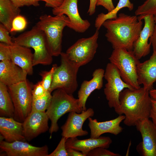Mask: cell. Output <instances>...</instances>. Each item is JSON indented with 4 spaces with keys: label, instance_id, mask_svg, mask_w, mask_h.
I'll return each instance as SVG.
<instances>
[{
    "label": "cell",
    "instance_id": "obj_26",
    "mask_svg": "<svg viewBox=\"0 0 156 156\" xmlns=\"http://www.w3.org/2000/svg\"><path fill=\"white\" fill-rule=\"evenodd\" d=\"M125 7L127 8L129 11H132L133 8V4L129 0H119L116 6L112 11L106 14L101 13L99 14L95 20V27L96 29L99 30L106 20L116 18L118 12Z\"/></svg>",
    "mask_w": 156,
    "mask_h": 156
},
{
    "label": "cell",
    "instance_id": "obj_4",
    "mask_svg": "<svg viewBox=\"0 0 156 156\" xmlns=\"http://www.w3.org/2000/svg\"><path fill=\"white\" fill-rule=\"evenodd\" d=\"M12 40L16 44L34 49L33 66L52 63L53 56L49 50L45 34L36 25L30 30L13 38Z\"/></svg>",
    "mask_w": 156,
    "mask_h": 156
},
{
    "label": "cell",
    "instance_id": "obj_16",
    "mask_svg": "<svg viewBox=\"0 0 156 156\" xmlns=\"http://www.w3.org/2000/svg\"><path fill=\"white\" fill-rule=\"evenodd\" d=\"M143 19L144 20V25L139 37L133 44V50L139 60L147 55L150 52L151 44L148 41L153 34L155 24L154 15L146 16Z\"/></svg>",
    "mask_w": 156,
    "mask_h": 156
},
{
    "label": "cell",
    "instance_id": "obj_2",
    "mask_svg": "<svg viewBox=\"0 0 156 156\" xmlns=\"http://www.w3.org/2000/svg\"><path fill=\"white\" fill-rule=\"evenodd\" d=\"M119 99V105L114 110L119 115L124 114L126 125L135 126L138 121L149 118L152 99L144 87L126 88L120 93Z\"/></svg>",
    "mask_w": 156,
    "mask_h": 156
},
{
    "label": "cell",
    "instance_id": "obj_17",
    "mask_svg": "<svg viewBox=\"0 0 156 156\" xmlns=\"http://www.w3.org/2000/svg\"><path fill=\"white\" fill-rule=\"evenodd\" d=\"M105 70L102 68L95 69L93 72L92 78L89 81L84 80L78 91V104L82 112L86 110V105L91 94L96 90H99L103 86Z\"/></svg>",
    "mask_w": 156,
    "mask_h": 156
},
{
    "label": "cell",
    "instance_id": "obj_37",
    "mask_svg": "<svg viewBox=\"0 0 156 156\" xmlns=\"http://www.w3.org/2000/svg\"><path fill=\"white\" fill-rule=\"evenodd\" d=\"M96 6H102L103 7L109 12L113 10L115 8L112 0H98Z\"/></svg>",
    "mask_w": 156,
    "mask_h": 156
},
{
    "label": "cell",
    "instance_id": "obj_35",
    "mask_svg": "<svg viewBox=\"0 0 156 156\" xmlns=\"http://www.w3.org/2000/svg\"><path fill=\"white\" fill-rule=\"evenodd\" d=\"M47 93L42 85L41 81L38 82L33 86L32 90V97H41L45 95Z\"/></svg>",
    "mask_w": 156,
    "mask_h": 156
},
{
    "label": "cell",
    "instance_id": "obj_36",
    "mask_svg": "<svg viewBox=\"0 0 156 156\" xmlns=\"http://www.w3.org/2000/svg\"><path fill=\"white\" fill-rule=\"evenodd\" d=\"M14 5L17 8L24 6L33 5L38 6L39 5V1L38 0H11Z\"/></svg>",
    "mask_w": 156,
    "mask_h": 156
},
{
    "label": "cell",
    "instance_id": "obj_32",
    "mask_svg": "<svg viewBox=\"0 0 156 156\" xmlns=\"http://www.w3.org/2000/svg\"><path fill=\"white\" fill-rule=\"evenodd\" d=\"M118 153H115L107 148L102 147H98L90 151L87 156H121Z\"/></svg>",
    "mask_w": 156,
    "mask_h": 156
},
{
    "label": "cell",
    "instance_id": "obj_7",
    "mask_svg": "<svg viewBox=\"0 0 156 156\" xmlns=\"http://www.w3.org/2000/svg\"><path fill=\"white\" fill-rule=\"evenodd\" d=\"M60 55V65L57 66L54 73L50 92L61 89L72 94L78 87L77 76L79 67L70 60L65 53L62 52Z\"/></svg>",
    "mask_w": 156,
    "mask_h": 156
},
{
    "label": "cell",
    "instance_id": "obj_6",
    "mask_svg": "<svg viewBox=\"0 0 156 156\" xmlns=\"http://www.w3.org/2000/svg\"><path fill=\"white\" fill-rule=\"evenodd\" d=\"M109 59L118 70L122 79L126 83L134 88L141 87L137 73V66L140 62L133 51L120 48L114 49Z\"/></svg>",
    "mask_w": 156,
    "mask_h": 156
},
{
    "label": "cell",
    "instance_id": "obj_28",
    "mask_svg": "<svg viewBox=\"0 0 156 156\" xmlns=\"http://www.w3.org/2000/svg\"><path fill=\"white\" fill-rule=\"evenodd\" d=\"M52 96L51 93L47 92L41 97H32L31 111L45 112L50 104Z\"/></svg>",
    "mask_w": 156,
    "mask_h": 156
},
{
    "label": "cell",
    "instance_id": "obj_18",
    "mask_svg": "<svg viewBox=\"0 0 156 156\" xmlns=\"http://www.w3.org/2000/svg\"><path fill=\"white\" fill-rule=\"evenodd\" d=\"M112 142L109 137L100 136L98 138H91L79 140L77 137L69 138L66 142V148H70L82 152L85 156L92 150L98 147L108 148Z\"/></svg>",
    "mask_w": 156,
    "mask_h": 156
},
{
    "label": "cell",
    "instance_id": "obj_8",
    "mask_svg": "<svg viewBox=\"0 0 156 156\" xmlns=\"http://www.w3.org/2000/svg\"><path fill=\"white\" fill-rule=\"evenodd\" d=\"M14 108L13 118L23 122L31 112L32 90L26 80L7 86Z\"/></svg>",
    "mask_w": 156,
    "mask_h": 156
},
{
    "label": "cell",
    "instance_id": "obj_9",
    "mask_svg": "<svg viewBox=\"0 0 156 156\" xmlns=\"http://www.w3.org/2000/svg\"><path fill=\"white\" fill-rule=\"evenodd\" d=\"M99 30L91 36L78 40L65 53L70 60L79 67L88 64L94 58L98 46Z\"/></svg>",
    "mask_w": 156,
    "mask_h": 156
},
{
    "label": "cell",
    "instance_id": "obj_34",
    "mask_svg": "<svg viewBox=\"0 0 156 156\" xmlns=\"http://www.w3.org/2000/svg\"><path fill=\"white\" fill-rule=\"evenodd\" d=\"M0 60L1 61L11 60L10 46L1 42L0 43Z\"/></svg>",
    "mask_w": 156,
    "mask_h": 156
},
{
    "label": "cell",
    "instance_id": "obj_31",
    "mask_svg": "<svg viewBox=\"0 0 156 156\" xmlns=\"http://www.w3.org/2000/svg\"><path fill=\"white\" fill-rule=\"evenodd\" d=\"M66 138L62 136L56 148L47 156H68L66 146Z\"/></svg>",
    "mask_w": 156,
    "mask_h": 156
},
{
    "label": "cell",
    "instance_id": "obj_24",
    "mask_svg": "<svg viewBox=\"0 0 156 156\" xmlns=\"http://www.w3.org/2000/svg\"><path fill=\"white\" fill-rule=\"evenodd\" d=\"M21 10L11 0H0V22L10 31L12 21L20 15Z\"/></svg>",
    "mask_w": 156,
    "mask_h": 156
},
{
    "label": "cell",
    "instance_id": "obj_22",
    "mask_svg": "<svg viewBox=\"0 0 156 156\" xmlns=\"http://www.w3.org/2000/svg\"><path fill=\"white\" fill-rule=\"evenodd\" d=\"M27 75L11 60L0 62V82L7 86L26 80Z\"/></svg>",
    "mask_w": 156,
    "mask_h": 156
},
{
    "label": "cell",
    "instance_id": "obj_40",
    "mask_svg": "<svg viewBox=\"0 0 156 156\" xmlns=\"http://www.w3.org/2000/svg\"><path fill=\"white\" fill-rule=\"evenodd\" d=\"M154 16L155 21L154 30L152 35L149 39L150 42L153 47V51H156V14Z\"/></svg>",
    "mask_w": 156,
    "mask_h": 156
},
{
    "label": "cell",
    "instance_id": "obj_42",
    "mask_svg": "<svg viewBox=\"0 0 156 156\" xmlns=\"http://www.w3.org/2000/svg\"><path fill=\"white\" fill-rule=\"evenodd\" d=\"M68 156H85L81 152L70 148H66Z\"/></svg>",
    "mask_w": 156,
    "mask_h": 156
},
{
    "label": "cell",
    "instance_id": "obj_39",
    "mask_svg": "<svg viewBox=\"0 0 156 156\" xmlns=\"http://www.w3.org/2000/svg\"><path fill=\"white\" fill-rule=\"evenodd\" d=\"M149 118L151 119L153 123L156 126V101L152 99L151 100V108Z\"/></svg>",
    "mask_w": 156,
    "mask_h": 156
},
{
    "label": "cell",
    "instance_id": "obj_15",
    "mask_svg": "<svg viewBox=\"0 0 156 156\" xmlns=\"http://www.w3.org/2000/svg\"><path fill=\"white\" fill-rule=\"evenodd\" d=\"M49 119L46 112L31 111L23 122L26 140L29 141L47 131Z\"/></svg>",
    "mask_w": 156,
    "mask_h": 156
},
{
    "label": "cell",
    "instance_id": "obj_12",
    "mask_svg": "<svg viewBox=\"0 0 156 156\" xmlns=\"http://www.w3.org/2000/svg\"><path fill=\"white\" fill-rule=\"evenodd\" d=\"M78 0H64L59 6L53 8L52 13L55 16L64 15L70 21L68 27L75 31L82 33L90 27V23L87 20L81 17L78 10Z\"/></svg>",
    "mask_w": 156,
    "mask_h": 156
},
{
    "label": "cell",
    "instance_id": "obj_1",
    "mask_svg": "<svg viewBox=\"0 0 156 156\" xmlns=\"http://www.w3.org/2000/svg\"><path fill=\"white\" fill-rule=\"evenodd\" d=\"M143 22L136 15L120 13L115 19L105 21L102 24L107 29L105 34L113 49L123 48L133 51L134 42L139 37L142 29Z\"/></svg>",
    "mask_w": 156,
    "mask_h": 156
},
{
    "label": "cell",
    "instance_id": "obj_41",
    "mask_svg": "<svg viewBox=\"0 0 156 156\" xmlns=\"http://www.w3.org/2000/svg\"><path fill=\"white\" fill-rule=\"evenodd\" d=\"M98 0H90V3L87 13L90 16L92 15L95 12L96 4Z\"/></svg>",
    "mask_w": 156,
    "mask_h": 156
},
{
    "label": "cell",
    "instance_id": "obj_23",
    "mask_svg": "<svg viewBox=\"0 0 156 156\" xmlns=\"http://www.w3.org/2000/svg\"><path fill=\"white\" fill-rule=\"evenodd\" d=\"M10 47L12 61L21 68L28 75H32L33 54L31 49L14 43Z\"/></svg>",
    "mask_w": 156,
    "mask_h": 156
},
{
    "label": "cell",
    "instance_id": "obj_30",
    "mask_svg": "<svg viewBox=\"0 0 156 156\" xmlns=\"http://www.w3.org/2000/svg\"><path fill=\"white\" fill-rule=\"evenodd\" d=\"M27 21L25 17L19 15L13 20L10 32L20 31L24 30L26 27Z\"/></svg>",
    "mask_w": 156,
    "mask_h": 156
},
{
    "label": "cell",
    "instance_id": "obj_38",
    "mask_svg": "<svg viewBox=\"0 0 156 156\" xmlns=\"http://www.w3.org/2000/svg\"><path fill=\"white\" fill-rule=\"evenodd\" d=\"M38 1H41L45 2V6L53 8L60 6L64 0H38Z\"/></svg>",
    "mask_w": 156,
    "mask_h": 156
},
{
    "label": "cell",
    "instance_id": "obj_33",
    "mask_svg": "<svg viewBox=\"0 0 156 156\" xmlns=\"http://www.w3.org/2000/svg\"><path fill=\"white\" fill-rule=\"evenodd\" d=\"M9 31L2 24H0V41L10 46L14 44L12 38L10 36Z\"/></svg>",
    "mask_w": 156,
    "mask_h": 156
},
{
    "label": "cell",
    "instance_id": "obj_20",
    "mask_svg": "<svg viewBox=\"0 0 156 156\" xmlns=\"http://www.w3.org/2000/svg\"><path fill=\"white\" fill-rule=\"evenodd\" d=\"M137 73L139 85L149 91L152 89L156 81V51H153L149 59L138 64Z\"/></svg>",
    "mask_w": 156,
    "mask_h": 156
},
{
    "label": "cell",
    "instance_id": "obj_21",
    "mask_svg": "<svg viewBox=\"0 0 156 156\" xmlns=\"http://www.w3.org/2000/svg\"><path fill=\"white\" fill-rule=\"evenodd\" d=\"M0 133L5 141L9 142L25 141L23 122L13 117H0Z\"/></svg>",
    "mask_w": 156,
    "mask_h": 156
},
{
    "label": "cell",
    "instance_id": "obj_27",
    "mask_svg": "<svg viewBox=\"0 0 156 156\" xmlns=\"http://www.w3.org/2000/svg\"><path fill=\"white\" fill-rule=\"evenodd\" d=\"M136 16H139V21H142L144 17L156 14V0H146L139 6L135 12Z\"/></svg>",
    "mask_w": 156,
    "mask_h": 156
},
{
    "label": "cell",
    "instance_id": "obj_3",
    "mask_svg": "<svg viewBox=\"0 0 156 156\" xmlns=\"http://www.w3.org/2000/svg\"><path fill=\"white\" fill-rule=\"evenodd\" d=\"M70 23L69 18L65 15L52 16L45 14L40 17L36 25L44 33L49 50L53 56H57L62 52L63 30Z\"/></svg>",
    "mask_w": 156,
    "mask_h": 156
},
{
    "label": "cell",
    "instance_id": "obj_11",
    "mask_svg": "<svg viewBox=\"0 0 156 156\" xmlns=\"http://www.w3.org/2000/svg\"><path fill=\"white\" fill-rule=\"evenodd\" d=\"M135 126L142 140L137 145V151L141 156H156V126L149 118L138 121Z\"/></svg>",
    "mask_w": 156,
    "mask_h": 156
},
{
    "label": "cell",
    "instance_id": "obj_19",
    "mask_svg": "<svg viewBox=\"0 0 156 156\" xmlns=\"http://www.w3.org/2000/svg\"><path fill=\"white\" fill-rule=\"evenodd\" d=\"M125 118L124 115H119L115 118L102 122H98L91 117L88 118V125L90 131V137L98 138L105 133H109L117 135L121 133L123 128L120 125Z\"/></svg>",
    "mask_w": 156,
    "mask_h": 156
},
{
    "label": "cell",
    "instance_id": "obj_43",
    "mask_svg": "<svg viewBox=\"0 0 156 156\" xmlns=\"http://www.w3.org/2000/svg\"><path fill=\"white\" fill-rule=\"evenodd\" d=\"M149 92L151 99L156 101V89L152 88L149 91Z\"/></svg>",
    "mask_w": 156,
    "mask_h": 156
},
{
    "label": "cell",
    "instance_id": "obj_14",
    "mask_svg": "<svg viewBox=\"0 0 156 156\" xmlns=\"http://www.w3.org/2000/svg\"><path fill=\"white\" fill-rule=\"evenodd\" d=\"M94 111L91 108L80 113L70 112L65 123L61 127L62 135L67 139L87 135L88 132L82 128L83 124L88 118L93 116Z\"/></svg>",
    "mask_w": 156,
    "mask_h": 156
},
{
    "label": "cell",
    "instance_id": "obj_25",
    "mask_svg": "<svg viewBox=\"0 0 156 156\" xmlns=\"http://www.w3.org/2000/svg\"><path fill=\"white\" fill-rule=\"evenodd\" d=\"M14 108L7 86L0 82V116L13 118Z\"/></svg>",
    "mask_w": 156,
    "mask_h": 156
},
{
    "label": "cell",
    "instance_id": "obj_29",
    "mask_svg": "<svg viewBox=\"0 0 156 156\" xmlns=\"http://www.w3.org/2000/svg\"><path fill=\"white\" fill-rule=\"evenodd\" d=\"M57 66L56 64H54L49 71H42L40 73V75L42 77V85L46 92L51 93L50 92V88L53 76Z\"/></svg>",
    "mask_w": 156,
    "mask_h": 156
},
{
    "label": "cell",
    "instance_id": "obj_13",
    "mask_svg": "<svg viewBox=\"0 0 156 156\" xmlns=\"http://www.w3.org/2000/svg\"><path fill=\"white\" fill-rule=\"evenodd\" d=\"M0 148L8 156H47L49 155L47 145L37 147L24 141L9 142L1 140Z\"/></svg>",
    "mask_w": 156,
    "mask_h": 156
},
{
    "label": "cell",
    "instance_id": "obj_5",
    "mask_svg": "<svg viewBox=\"0 0 156 156\" xmlns=\"http://www.w3.org/2000/svg\"><path fill=\"white\" fill-rule=\"evenodd\" d=\"M75 112L81 113L82 111L78 104V99L67 93L61 89L54 90L49 106L46 112L51 121V125L49 129L51 137L54 133L59 129L57 124L58 120L67 113Z\"/></svg>",
    "mask_w": 156,
    "mask_h": 156
},
{
    "label": "cell",
    "instance_id": "obj_10",
    "mask_svg": "<svg viewBox=\"0 0 156 156\" xmlns=\"http://www.w3.org/2000/svg\"><path fill=\"white\" fill-rule=\"evenodd\" d=\"M104 78L107 83L104 92L110 108L115 109L119 105L120 93L125 88H134L126 83L122 79L119 70L113 64L107 65Z\"/></svg>",
    "mask_w": 156,
    "mask_h": 156
}]
</instances>
